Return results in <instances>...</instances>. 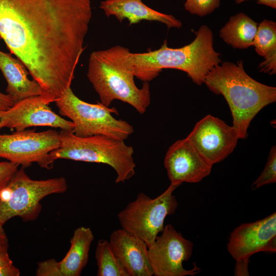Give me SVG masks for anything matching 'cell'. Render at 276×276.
<instances>
[{
  "mask_svg": "<svg viewBox=\"0 0 276 276\" xmlns=\"http://www.w3.org/2000/svg\"><path fill=\"white\" fill-rule=\"evenodd\" d=\"M87 77L98 94L100 102L107 107L118 100L145 113L151 102L150 85L144 82L136 86L132 53L117 45L93 52L89 57Z\"/></svg>",
  "mask_w": 276,
  "mask_h": 276,
  "instance_id": "obj_2",
  "label": "cell"
},
{
  "mask_svg": "<svg viewBox=\"0 0 276 276\" xmlns=\"http://www.w3.org/2000/svg\"><path fill=\"white\" fill-rule=\"evenodd\" d=\"M95 258L98 276H128L114 254L108 241L99 240L96 248Z\"/></svg>",
  "mask_w": 276,
  "mask_h": 276,
  "instance_id": "obj_20",
  "label": "cell"
},
{
  "mask_svg": "<svg viewBox=\"0 0 276 276\" xmlns=\"http://www.w3.org/2000/svg\"><path fill=\"white\" fill-rule=\"evenodd\" d=\"M60 115L74 123V133L79 136L103 135L125 141L133 132V126L126 121L117 119L112 113L117 110L98 102H86L68 87L55 101Z\"/></svg>",
  "mask_w": 276,
  "mask_h": 276,
  "instance_id": "obj_7",
  "label": "cell"
},
{
  "mask_svg": "<svg viewBox=\"0 0 276 276\" xmlns=\"http://www.w3.org/2000/svg\"><path fill=\"white\" fill-rule=\"evenodd\" d=\"M35 275L37 276H63L59 262L53 258L38 262Z\"/></svg>",
  "mask_w": 276,
  "mask_h": 276,
  "instance_id": "obj_24",
  "label": "cell"
},
{
  "mask_svg": "<svg viewBox=\"0 0 276 276\" xmlns=\"http://www.w3.org/2000/svg\"><path fill=\"white\" fill-rule=\"evenodd\" d=\"M3 225L0 223V249L8 250L9 246L8 239Z\"/></svg>",
  "mask_w": 276,
  "mask_h": 276,
  "instance_id": "obj_30",
  "label": "cell"
},
{
  "mask_svg": "<svg viewBox=\"0 0 276 276\" xmlns=\"http://www.w3.org/2000/svg\"><path fill=\"white\" fill-rule=\"evenodd\" d=\"M19 166L9 161L0 162V192L11 181Z\"/></svg>",
  "mask_w": 276,
  "mask_h": 276,
  "instance_id": "obj_25",
  "label": "cell"
},
{
  "mask_svg": "<svg viewBox=\"0 0 276 276\" xmlns=\"http://www.w3.org/2000/svg\"><path fill=\"white\" fill-rule=\"evenodd\" d=\"M111 247L128 276H152L148 246L141 238L121 228L110 235Z\"/></svg>",
  "mask_w": 276,
  "mask_h": 276,
  "instance_id": "obj_15",
  "label": "cell"
},
{
  "mask_svg": "<svg viewBox=\"0 0 276 276\" xmlns=\"http://www.w3.org/2000/svg\"><path fill=\"white\" fill-rule=\"evenodd\" d=\"M204 83L226 100L232 115V126L239 139L246 138L250 122L259 111L276 101V88L252 78L245 71L242 60L226 61L214 66Z\"/></svg>",
  "mask_w": 276,
  "mask_h": 276,
  "instance_id": "obj_3",
  "label": "cell"
},
{
  "mask_svg": "<svg viewBox=\"0 0 276 276\" xmlns=\"http://www.w3.org/2000/svg\"><path fill=\"white\" fill-rule=\"evenodd\" d=\"M13 105V103L7 94L0 92V111L5 110Z\"/></svg>",
  "mask_w": 276,
  "mask_h": 276,
  "instance_id": "obj_29",
  "label": "cell"
},
{
  "mask_svg": "<svg viewBox=\"0 0 276 276\" xmlns=\"http://www.w3.org/2000/svg\"><path fill=\"white\" fill-rule=\"evenodd\" d=\"M0 70L7 83V94L13 104L30 97L44 95L40 84L28 78L30 73L22 62L1 50Z\"/></svg>",
  "mask_w": 276,
  "mask_h": 276,
  "instance_id": "obj_17",
  "label": "cell"
},
{
  "mask_svg": "<svg viewBox=\"0 0 276 276\" xmlns=\"http://www.w3.org/2000/svg\"><path fill=\"white\" fill-rule=\"evenodd\" d=\"M50 98L41 95L20 101L0 111V130L4 128L20 131L32 127H50L73 130L74 123L53 111Z\"/></svg>",
  "mask_w": 276,
  "mask_h": 276,
  "instance_id": "obj_11",
  "label": "cell"
},
{
  "mask_svg": "<svg viewBox=\"0 0 276 276\" xmlns=\"http://www.w3.org/2000/svg\"><path fill=\"white\" fill-rule=\"evenodd\" d=\"M20 270L13 263L0 264V276H19Z\"/></svg>",
  "mask_w": 276,
  "mask_h": 276,
  "instance_id": "obj_27",
  "label": "cell"
},
{
  "mask_svg": "<svg viewBox=\"0 0 276 276\" xmlns=\"http://www.w3.org/2000/svg\"><path fill=\"white\" fill-rule=\"evenodd\" d=\"M248 264L249 260H241L236 261L234 275L236 276L249 275L248 268Z\"/></svg>",
  "mask_w": 276,
  "mask_h": 276,
  "instance_id": "obj_28",
  "label": "cell"
},
{
  "mask_svg": "<svg viewBox=\"0 0 276 276\" xmlns=\"http://www.w3.org/2000/svg\"><path fill=\"white\" fill-rule=\"evenodd\" d=\"M195 34L192 42L179 48H169L165 40L157 50L132 53L135 77L148 82L163 69L173 68L185 72L194 83L201 85L210 70L222 61L221 54L214 48L213 34L209 27L201 26Z\"/></svg>",
  "mask_w": 276,
  "mask_h": 276,
  "instance_id": "obj_4",
  "label": "cell"
},
{
  "mask_svg": "<svg viewBox=\"0 0 276 276\" xmlns=\"http://www.w3.org/2000/svg\"><path fill=\"white\" fill-rule=\"evenodd\" d=\"M94 235L91 229L80 226L74 232L70 248L65 257L59 261L63 276H79L86 266L89 251Z\"/></svg>",
  "mask_w": 276,
  "mask_h": 276,
  "instance_id": "obj_18",
  "label": "cell"
},
{
  "mask_svg": "<svg viewBox=\"0 0 276 276\" xmlns=\"http://www.w3.org/2000/svg\"><path fill=\"white\" fill-rule=\"evenodd\" d=\"M13 263L9 257L8 250L0 249V264Z\"/></svg>",
  "mask_w": 276,
  "mask_h": 276,
  "instance_id": "obj_32",
  "label": "cell"
},
{
  "mask_svg": "<svg viewBox=\"0 0 276 276\" xmlns=\"http://www.w3.org/2000/svg\"><path fill=\"white\" fill-rule=\"evenodd\" d=\"M258 68L261 72L269 75L275 74L276 55L265 59L264 61L259 64Z\"/></svg>",
  "mask_w": 276,
  "mask_h": 276,
  "instance_id": "obj_26",
  "label": "cell"
},
{
  "mask_svg": "<svg viewBox=\"0 0 276 276\" xmlns=\"http://www.w3.org/2000/svg\"><path fill=\"white\" fill-rule=\"evenodd\" d=\"M0 40H1V38H0Z\"/></svg>",
  "mask_w": 276,
  "mask_h": 276,
  "instance_id": "obj_33",
  "label": "cell"
},
{
  "mask_svg": "<svg viewBox=\"0 0 276 276\" xmlns=\"http://www.w3.org/2000/svg\"><path fill=\"white\" fill-rule=\"evenodd\" d=\"M187 138L213 165L232 153L239 139L233 126L210 114L198 121Z\"/></svg>",
  "mask_w": 276,
  "mask_h": 276,
  "instance_id": "obj_12",
  "label": "cell"
},
{
  "mask_svg": "<svg viewBox=\"0 0 276 276\" xmlns=\"http://www.w3.org/2000/svg\"><path fill=\"white\" fill-rule=\"evenodd\" d=\"M24 169H18L9 183L0 192V223L3 224L16 217L24 221L35 220L41 211L40 201L43 198L63 193L67 189L64 177L35 180Z\"/></svg>",
  "mask_w": 276,
  "mask_h": 276,
  "instance_id": "obj_6",
  "label": "cell"
},
{
  "mask_svg": "<svg viewBox=\"0 0 276 276\" xmlns=\"http://www.w3.org/2000/svg\"><path fill=\"white\" fill-rule=\"evenodd\" d=\"M164 164L171 184L197 183L208 176L213 165L186 137L174 143L166 152Z\"/></svg>",
  "mask_w": 276,
  "mask_h": 276,
  "instance_id": "obj_14",
  "label": "cell"
},
{
  "mask_svg": "<svg viewBox=\"0 0 276 276\" xmlns=\"http://www.w3.org/2000/svg\"><path fill=\"white\" fill-rule=\"evenodd\" d=\"M236 261L249 260L254 254L276 251V213L254 222L242 224L231 234L227 245Z\"/></svg>",
  "mask_w": 276,
  "mask_h": 276,
  "instance_id": "obj_13",
  "label": "cell"
},
{
  "mask_svg": "<svg viewBox=\"0 0 276 276\" xmlns=\"http://www.w3.org/2000/svg\"><path fill=\"white\" fill-rule=\"evenodd\" d=\"M178 187L170 184L154 199L140 193L135 200L118 214L122 228L142 239L148 247L150 246L163 231L166 217L173 214L177 208L173 192Z\"/></svg>",
  "mask_w": 276,
  "mask_h": 276,
  "instance_id": "obj_8",
  "label": "cell"
},
{
  "mask_svg": "<svg viewBox=\"0 0 276 276\" xmlns=\"http://www.w3.org/2000/svg\"><path fill=\"white\" fill-rule=\"evenodd\" d=\"M276 182V147L270 149L265 166L258 178L253 182L251 189L255 190L263 186Z\"/></svg>",
  "mask_w": 276,
  "mask_h": 276,
  "instance_id": "obj_22",
  "label": "cell"
},
{
  "mask_svg": "<svg viewBox=\"0 0 276 276\" xmlns=\"http://www.w3.org/2000/svg\"><path fill=\"white\" fill-rule=\"evenodd\" d=\"M59 143V132L51 129L41 132L26 129L0 134V157L24 168L36 163L42 168L51 169L54 162L50 153Z\"/></svg>",
  "mask_w": 276,
  "mask_h": 276,
  "instance_id": "obj_9",
  "label": "cell"
},
{
  "mask_svg": "<svg viewBox=\"0 0 276 276\" xmlns=\"http://www.w3.org/2000/svg\"><path fill=\"white\" fill-rule=\"evenodd\" d=\"M237 4H240L249 0H234ZM258 4L264 5L273 9L276 8V0H256Z\"/></svg>",
  "mask_w": 276,
  "mask_h": 276,
  "instance_id": "obj_31",
  "label": "cell"
},
{
  "mask_svg": "<svg viewBox=\"0 0 276 276\" xmlns=\"http://www.w3.org/2000/svg\"><path fill=\"white\" fill-rule=\"evenodd\" d=\"M148 248L154 276H194L200 271L195 264L190 270L183 267V263L192 255L193 244L172 224L165 225L161 234Z\"/></svg>",
  "mask_w": 276,
  "mask_h": 276,
  "instance_id": "obj_10",
  "label": "cell"
},
{
  "mask_svg": "<svg viewBox=\"0 0 276 276\" xmlns=\"http://www.w3.org/2000/svg\"><path fill=\"white\" fill-rule=\"evenodd\" d=\"M258 26L247 15L240 12L230 17L220 29L219 35L233 48L245 49L252 46Z\"/></svg>",
  "mask_w": 276,
  "mask_h": 276,
  "instance_id": "obj_19",
  "label": "cell"
},
{
  "mask_svg": "<svg viewBox=\"0 0 276 276\" xmlns=\"http://www.w3.org/2000/svg\"><path fill=\"white\" fill-rule=\"evenodd\" d=\"M252 46L265 59L276 55V23L264 19L258 24Z\"/></svg>",
  "mask_w": 276,
  "mask_h": 276,
  "instance_id": "obj_21",
  "label": "cell"
},
{
  "mask_svg": "<svg viewBox=\"0 0 276 276\" xmlns=\"http://www.w3.org/2000/svg\"><path fill=\"white\" fill-rule=\"evenodd\" d=\"M91 0H0V38L54 102L71 86Z\"/></svg>",
  "mask_w": 276,
  "mask_h": 276,
  "instance_id": "obj_1",
  "label": "cell"
},
{
  "mask_svg": "<svg viewBox=\"0 0 276 276\" xmlns=\"http://www.w3.org/2000/svg\"><path fill=\"white\" fill-rule=\"evenodd\" d=\"M221 0H186V10L192 14L205 16L219 7Z\"/></svg>",
  "mask_w": 276,
  "mask_h": 276,
  "instance_id": "obj_23",
  "label": "cell"
},
{
  "mask_svg": "<svg viewBox=\"0 0 276 276\" xmlns=\"http://www.w3.org/2000/svg\"><path fill=\"white\" fill-rule=\"evenodd\" d=\"M59 133V146L50 153L53 162L66 159L106 164L116 172V183L124 182L135 175L133 149L124 141L100 135L81 137L73 130H60Z\"/></svg>",
  "mask_w": 276,
  "mask_h": 276,
  "instance_id": "obj_5",
  "label": "cell"
},
{
  "mask_svg": "<svg viewBox=\"0 0 276 276\" xmlns=\"http://www.w3.org/2000/svg\"><path fill=\"white\" fill-rule=\"evenodd\" d=\"M100 8L107 17L113 16L120 22L127 19L130 25L145 20L160 22L168 28L182 26L181 22L173 15L154 10L141 0H105L100 2Z\"/></svg>",
  "mask_w": 276,
  "mask_h": 276,
  "instance_id": "obj_16",
  "label": "cell"
}]
</instances>
